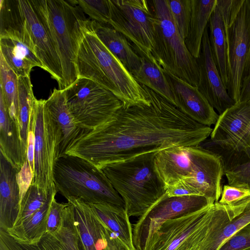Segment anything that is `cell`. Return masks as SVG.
<instances>
[{
    "mask_svg": "<svg viewBox=\"0 0 250 250\" xmlns=\"http://www.w3.org/2000/svg\"><path fill=\"white\" fill-rule=\"evenodd\" d=\"M149 104L122 107L91 130L66 155L82 158L99 168L137 155L176 146H197L212 128L194 121L164 97L141 84Z\"/></svg>",
    "mask_w": 250,
    "mask_h": 250,
    "instance_id": "obj_1",
    "label": "cell"
},
{
    "mask_svg": "<svg viewBox=\"0 0 250 250\" xmlns=\"http://www.w3.org/2000/svg\"><path fill=\"white\" fill-rule=\"evenodd\" d=\"M250 201V197L230 205L215 202L149 227L142 250H208L217 234Z\"/></svg>",
    "mask_w": 250,
    "mask_h": 250,
    "instance_id": "obj_2",
    "label": "cell"
},
{
    "mask_svg": "<svg viewBox=\"0 0 250 250\" xmlns=\"http://www.w3.org/2000/svg\"><path fill=\"white\" fill-rule=\"evenodd\" d=\"M88 20L77 54L78 77L91 80L109 90L123 106L149 104L142 85L101 42Z\"/></svg>",
    "mask_w": 250,
    "mask_h": 250,
    "instance_id": "obj_3",
    "label": "cell"
},
{
    "mask_svg": "<svg viewBox=\"0 0 250 250\" xmlns=\"http://www.w3.org/2000/svg\"><path fill=\"white\" fill-rule=\"evenodd\" d=\"M157 152L140 154L100 168L122 198L129 217L142 216L166 192L155 167Z\"/></svg>",
    "mask_w": 250,
    "mask_h": 250,
    "instance_id": "obj_4",
    "label": "cell"
},
{
    "mask_svg": "<svg viewBox=\"0 0 250 250\" xmlns=\"http://www.w3.org/2000/svg\"><path fill=\"white\" fill-rule=\"evenodd\" d=\"M55 43L61 63L64 90L78 78L77 54L87 22L76 0H38Z\"/></svg>",
    "mask_w": 250,
    "mask_h": 250,
    "instance_id": "obj_5",
    "label": "cell"
},
{
    "mask_svg": "<svg viewBox=\"0 0 250 250\" xmlns=\"http://www.w3.org/2000/svg\"><path fill=\"white\" fill-rule=\"evenodd\" d=\"M53 177L58 192L66 199L74 197L89 204L125 208L122 198L104 172L82 158L69 155L58 158Z\"/></svg>",
    "mask_w": 250,
    "mask_h": 250,
    "instance_id": "obj_6",
    "label": "cell"
},
{
    "mask_svg": "<svg viewBox=\"0 0 250 250\" xmlns=\"http://www.w3.org/2000/svg\"><path fill=\"white\" fill-rule=\"evenodd\" d=\"M224 20L227 44V91L235 102L250 74V0H217Z\"/></svg>",
    "mask_w": 250,
    "mask_h": 250,
    "instance_id": "obj_7",
    "label": "cell"
},
{
    "mask_svg": "<svg viewBox=\"0 0 250 250\" xmlns=\"http://www.w3.org/2000/svg\"><path fill=\"white\" fill-rule=\"evenodd\" d=\"M149 2L155 16L153 56L160 65L174 75L198 87L199 71L197 60L189 52L177 31L167 0Z\"/></svg>",
    "mask_w": 250,
    "mask_h": 250,
    "instance_id": "obj_8",
    "label": "cell"
},
{
    "mask_svg": "<svg viewBox=\"0 0 250 250\" xmlns=\"http://www.w3.org/2000/svg\"><path fill=\"white\" fill-rule=\"evenodd\" d=\"M45 101L35 99L31 116L30 130L33 136L31 184L50 193L57 191L53 171L62 136L60 127L45 106Z\"/></svg>",
    "mask_w": 250,
    "mask_h": 250,
    "instance_id": "obj_9",
    "label": "cell"
},
{
    "mask_svg": "<svg viewBox=\"0 0 250 250\" xmlns=\"http://www.w3.org/2000/svg\"><path fill=\"white\" fill-rule=\"evenodd\" d=\"M64 92L72 115L82 127L90 130L110 120L123 106L112 93L86 78H78Z\"/></svg>",
    "mask_w": 250,
    "mask_h": 250,
    "instance_id": "obj_10",
    "label": "cell"
},
{
    "mask_svg": "<svg viewBox=\"0 0 250 250\" xmlns=\"http://www.w3.org/2000/svg\"><path fill=\"white\" fill-rule=\"evenodd\" d=\"M108 24L131 42L135 51L152 56L155 16L149 1L108 0Z\"/></svg>",
    "mask_w": 250,
    "mask_h": 250,
    "instance_id": "obj_11",
    "label": "cell"
},
{
    "mask_svg": "<svg viewBox=\"0 0 250 250\" xmlns=\"http://www.w3.org/2000/svg\"><path fill=\"white\" fill-rule=\"evenodd\" d=\"M57 192L47 193L31 184L21 200L14 225L6 231L8 234L21 245L39 242L46 233L47 216Z\"/></svg>",
    "mask_w": 250,
    "mask_h": 250,
    "instance_id": "obj_12",
    "label": "cell"
},
{
    "mask_svg": "<svg viewBox=\"0 0 250 250\" xmlns=\"http://www.w3.org/2000/svg\"><path fill=\"white\" fill-rule=\"evenodd\" d=\"M18 6L33 50L43 69L57 81L61 89L63 79L60 57L38 0H18Z\"/></svg>",
    "mask_w": 250,
    "mask_h": 250,
    "instance_id": "obj_13",
    "label": "cell"
},
{
    "mask_svg": "<svg viewBox=\"0 0 250 250\" xmlns=\"http://www.w3.org/2000/svg\"><path fill=\"white\" fill-rule=\"evenodd\" d=\"M205 150L199 145L176 146L157 152L155 167L166 188L187 179H191V185L195 188V178Z\"/></svg>",
    "mask_w": 250,
    "mask_h": 250,
    "instance_id": "obj_14",
    "label": "cell"
},
{
    "mask_svg": "<svg viewBox=\"0 0 250 250\" xmlns=\"http://www.w3.org/2000/svg\"><path fill=\"white\" fill-rule=\"evenodd\" d=\"M210 204L201 195L168 196L165 193L142 216L133 228V239L136 250H141L146 229L163 221L198 210Z\"/></svg>",
    "mask_w": 250,
    "mask_h": 250,
    "instance_id": "obj_15",
    "label": "cell"
},
{
    "mask_svg": "<svg viewBox=\"0 0 250 250\" xmlns=\"http://www.w3.org/2000/svg\"><path fill=\"white\" fill-rule=\"evenodd\" d=\"M199 71L198 88L219 115L234 105L223 84L216 66L210 48L208 25L203 35L199 57L196 59Z\"/></svg>",
    "mask_w": 250,
    "mask_h": 250,
    "instance_id": "obj_16",
    "label": "cell"
},
{
    "mask_svg": "<svg viewBox=\"0 0 250 250\" xmlns=\"http://www.w3.org/2000/svg\"><path fill=\"white\" fill-rule=\"evenodd\" d=\"M160 66L173 94L174 105L199 124L209 127L214 125L219 114L198 87L185 82L170 73L165 67Z\"/></svg>",
    "mask_w": 250,
    "mask_h": 250,
    "instance_id": "obj_17",
    "label": "cell"
},
{
    "mask_svg": "<svg viewBox=\"0 0 250 250\" xmlns=\"http://www.w3.org/2000/svg\"><path fill=\"white\" fill-rule=\"evenodd\" d=\"M74 215L81 250H104L106 244V227L94 208L83 200L66 199Z\"/></svg>",
    "mask_w": 250,
    "mask_h": 250,
    "instance_id": "obj_18",
    "label": "cell"
},
{
    "mask_svg": "<svg viewBox=\"0 0 250 250\" xmlns=\"http://www.w3.org/2000/svg\"><path fill=\"white\" fill-rule=\"evenodd\" d=\"M0 54L18 77L30 76L31 69L43 65L33 50L27 33L14 31L0 34Z\"/></svg>",
    "mask_w": 250,
    "mask_h": 250,
    "instance_id": "obj_19",
    "label": "cell"
},
{
    "mask_svg": "<svg viewBox=\"0 0 250 250\" xmlns=\"http://www.w3.org/2000/svg\"><path fill=\"white\" fill-rule=\"evenodd\" d=\"M45 106L62 132L59 158L67 152L91 130L82 127L70 112L66 103L64 90L54 88L45 101Z\"/></svg>",
    "mask_w": 250,
    "mask_h": 250,
    "instance_id": "obj_20",
    "label": "cell"
},
{
    "mask_svg": "<svg viewBox=\"0 0 250 250\" xmlns=\"http://www.w3.org/2000/svg\"><path fill=\"white\" fill-rule=\"evenodd\" d=\"M18 172L0 152V229L5 231L13 227L19 212Z\"/></svg>",
    "mask_w": 250,
    "mask_h": 250,
    "instance_id": "obj_21",
    "label": "cell"
},
{
    "mask_svg": "<svg viewBox=\"0 0 250 250\" xmlns=\"http://www.w3.org/2000/svg\"><path fill=\"white\" fill-rule=\"evenodd\" d=\"M90 26L97 37L132 75L141 65V58L129 41L121 33L106 24L90 21Z\"/></svg>",
    "mask_w": 250,
    "mask_h": 250,
    "instance_id": "obj_22",
    "label": "cell"
},
{
    "mask_svg": "<svg viewBox=\"0 0 250 250\" xmlns=\"http://www.w3.org/2000/svg\"><path fill=\"white\" fill-rule=\"evenodd\" d=\"M0 152L19 171L27 161L16 122L10 116L0 93Z\"/></svg>",
    "mask_w": 250,
    "mask_h": 250,
    "instance_id": "obj_23",
    "label": "cell"
},
{
    "mask_svg": "<svg viewBox=\"0 0 250 250\" xmlns=\"http://www.w3.org/2000/svg\"><path fill=\"white\" fill-rule=\"evenodd\" d=\"M67 203L61 227L52 233H45L39 242L21 245L25 250H81L73 213Z\"/></svg>",
    "mask_w": 250,
    "mask_h": 250,
    "instance_id": "obj_24",
    "label": "cell"
},
{
    "mask_svg": "<svg viewBox=\"0 0 250 250\" xmlns=\"http://www.w3.org/2000/svg\"><path fill=\"white\" fill-rule=\"evenodd\" d=\"M250 122V101L238 102L219 117L210 135L211 141L233 139L241 134Z\"/></svg>",
    "mask_w": 250,
    "mask_h": 250,
    "instance_id": "obj_25",
    "label": "cell"
},
{
    "mask_svg": "<svg viewBox=\"0 0 250 250\" xmlns=\"http://www.w3.org/2000/svg\"><path fill=\"white\" fill-rule=\"evenodd\" d=\"M90 205L100 220L126 250H136L133 242V228L124 207L108 204Z\"/></svg>",
    "mask_w": 250,
    "mask_h": 250,
    "instance_id": "obj_26",
    "label": "cell"
},
{
    "mask_svg": "<svg viewBox=\"0 0 250 250\" xmlns=\"http://www.w3.org/2000/svg\"><path fill=\"white\" fill-rule=\"evenodd\" d=\"M191 16L188 35L184 42L196 59L200 55L205 30L208 26L217 0H191Z\"/></svg>",
    "mask_w": 250,
    "mask_h": 250,
    "instance_id": "obj_27",
    "label": "cell"
},
{
    "mask_svg": "<svg viewBox=\"0 0 250 250\" xmlns=\"http://www.w3.org/2000/svg\"><path fill=\"white\" fill-rule=\"evenodd\" d=\"M208 33L213 60L226 89L228 84L227 44L225 25L222 12L216 5L208 23Z\"/></svg>",
    "mask_w": 250,
    "mask_h": 250,
    "instance_id": "obj_28",
    "label": "cell"
},
{
    "mask_svg": "<svg viewBox=\"0 0 250 250\" xmlns=\"http://www.w3.org/2000/svg\"><path fill=\"white\" fill-rule=\"evenodd\" d=\"M135 50V49H134ZM141 58L139 69L132 76L135 80L157 92L174 105V99L162 67L153 55L135 51Z\"/></svg>",
    "mask_w": 250,
    "mask_h": 250,
    "instance_id": "obj_29",
    "label": "cell"
},
{
    "mask_svg": "<svg viewBox=\"0 0 250 250\" xmlns=\"http://www.w3.org/2000/svg\"><path fill=\"white\" fill-rule=\"evenodd\" d=\"M200 146L219 155L223 161H223L224 167L230 158L236 162L235 166L245 163L250 160V122L245 131L233 139L220 142L207 139Z\"/></svg>",
    "mask_w": 250,
    "mask_h": 250,
    "instance_id": "obj_30",
    "label": "cell"
},
{
    "mask_svg": "<svg viewBox=\"0 0 250 250\" xmlns=\"http://www.w3.org/2000/svg\"><path fill=\"white\" fill-rule=\"evenodd\" d=\"M35 97L30 76L18 77L19 117L18 126L23 148L27 156L31 116Z\"/></svg>",
    "mask_w": 250,
    "mask_h": 250,
    "instance_id": "obj_31",
    "label": "cell"
},
{
    "mask_svg": "<svg viewBox=\"0 0 250 250\" xmlns=\"http://www.w3.org/2000/svg\"><path fill=\"white\" fill-rule=\"evenodd\" d=\"M0 93L2 94L10 116L18 124V77L0 55Z\"/></svg>",
    "mask_w": 250,
    "mask_h": 250,
    "instance_id": "obj_32",
    "label": "cell"
},
{
    "mask_svg": "<svg viewBox=\"0 0 250 250\" xmlns=\"http://www.w3.org/2000/svg\"><path fill=\"white\" fill-rule=\"evenodd\" d=\"M174 25L185 41L188 30L191 16V0H167Z\"/></svg>",
    "mask_w": 250,
    "mask_h": 250,
    "instance_id": "obj_33",
    "label": "cell"
},
{
    "mask_svg": "<svg viewBox=\"0 0 250 250\" xmlns=\"http://www.w3.org/2000/svg\"><path fill=\"white\" fill-rule=\"evenodd\" d=\"M250 224V201L239 216L227 224L212 240L208 250H219L232 236Z\"/></svg>",
    "mask_w": 250,
    "mask_h": 250,
    "instance_id": "obj_34",
    "label": "cell"
},
{
    "mask_svg": "<svg viewBox=\"0 0 250 250\" xmlns=\"http://www.w3.org/2000/svg\"><path fill=\"white\" fill-rule=\"evenodd\" d=\"M77 4L93 21L108 24L110 11L108 0H78Z\"/></svg>",
    "mask_w": 250,
    "mask_h": 250,
    "instance_id": "obj_35",
    "label": "cell"
},
{
    "mask_svg": "<svg viewBox=\"0 0 250 250\" xmlns=\"http://www.w3.org/2000/svg\"><path fill=\"white\" fill-rule=\"evenodd\" d=\"M228 185L250 190V160L225 171Z\"/></svg>",
    "mask_w": 250,
    "mask_h": 250,
    "instance_id": "obj_36",
    "label": "cell"
},
{
    "mask_svg": "<svg viewBox=\"0 0 250 250\" xmlns=\"http://www.w3.org/2000/svg\"><path fill=\"white\" fill-rule=\"evenodd\" d=\"M67 203H61L54 198L51 204L47 219L46 233H52L61 227L64 209Z\"/></svg>",
    "mask_w": 250,
    "mask_h": 250,
    "instance_id": "obj_37",
    "label": "cell"
},
{
    "mask_svg": "<svg viewBox=\"0 0 250 250\" xmlns=\"http://www.w3.org/2000/svg\"><path fill=\"white\" fill-rule=\"evenodd\" d=\"M219 250H250V224L232 236Z\"/></svg>",
    "mask_w": 250,
    "mask_h": 250,
    "instance_id": "obj_38",
    "label": "cell"
},
{
    "mask_svg": "<svg viewBox=\"0 0 250 250\" xmlns=\"http://www.w3.org/2000/svg\"><path fill=\"white\" fill-rule=\"evenodd\" d=\"M250 197V190L243 188L225 185L218 202L223 205L235 204Z\"/></svg>",
    "mask_w": 250,
    "mask_h": 250,
    "instance_id": "obj_39",
    "label": "cell"
},
{
    "mask_svg": "<svg viewBox=\"0 0 250 250\" xmlns=\"http://www.w3.org/2000/svg\"><path fill=\"white\" fill-rule=\"evenodd\" d=\"M0 250H25L8 233L0 230Z\"/></svg>",
    "mask_w": 250,
    "mask_h": 250,
    "instance_id": "obj_40",
    "label": "cell"
},
{
    "mask_svg": "<svg viewBox=\"0 0 250 250\" xmlns=\"http://www.w3.org/2000/svg\"><path fill=\"white\" fill-rule=\"evenodd\" d=\"M106 236L107 242L104 250H126L121 241L107 227Z\"/></svg>",
    "mask_w": 250,
    "mask_h": 250,
    "instance_id": "obj_41",
    "label": "cell"
},
{
    "mask_svg": "<svg viewBox=\"0 0 250 250\" xmlns=\"http://www.w3.org/2000/svg\"><path fill=\"white\" fill-rule=\"evenodd\" d=\"M250 101V74L243 81L239 102Z\"/></svg>",
    "mask_w": 250,
    "mask_h": 250,
    "instance_id": "obj_42",
    "label": "cell"
}]
</instances>
